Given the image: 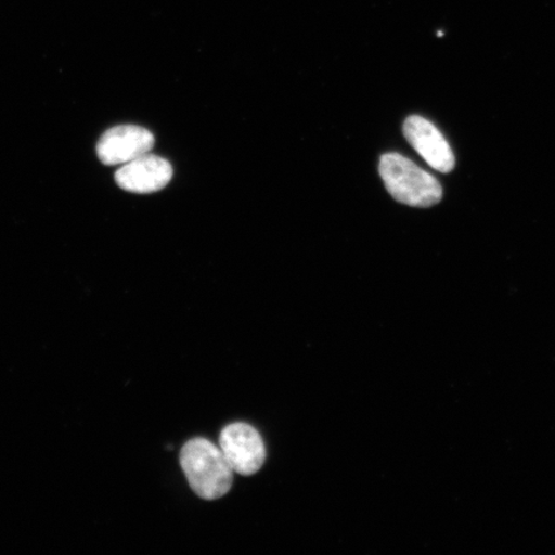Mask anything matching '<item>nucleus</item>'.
<instances>
[{"mask_svg":"<svg viewBox=\"0 0 555 555\" xmlns=\"http://www.w3.org/2000/svg\"><path fill=\"white\" fill-rule=\"evenodd\" d=\"M180 464L196 495L217 501L232 489L234 470L223 451L206 439H193L180 451Z\"/></svg>","mask_w":555,"mask_h":555,"instance_id":"nucleus-1","label":"nucleus"},{"mask_svg":"<svg viewBox=\"0 0 555 555\" xmlns=\"http://www.w3.org/2000/svg\"><path fill=\"white\" fill-rule=\"evenodd\" d=\"M379 173L388 193L401 204L429 207L439 204L442 198L439 180L402 155L382 156Z\"/></svg>","mask_w":555,"mask_h":555,"instance_id":"nucleus-2","label":"nucleus"},{"mask_svg":"<svg viewBox=\"0 0 555 555\" xmlns=\"http://www.w3.org/2000/svg\"><path fill=\"white\" fill-rule=\"evenodd\" d=\"M219 443L235 474L253 476L266 463V443L260 434L247 423L237 422L227 426L220 434Z\"/></svg>","mask_w":555,"mask_h":555,"instance_id":"nucleus-3","label":"nucleus"},{"mask_svg":"<svg viewBox=\"0 0 555 555\" xmlns=\"http://www.w3.org/2000/svg\"><path fill=\"white\" fill-rule=\"evenodd\" d=\"M154 145L155 137L150 130L137 125H120L101 137L96 155L104 165H125L150 154Z\"/></svg>","mask_w":555,"mask_h":555,"instance_id":"nucleus-4","label":"nucleus"},{"mask_svg":"<svg viewBox=\"0 0 555 555\" xmlns=\"http://www.w3.org/2000/svg\"><path fill=\"white\" fill-rule=\"evenodd\" d=\"M404 135L412 147L437 171L450 172L455 168V157L447 139L431 121L422 116L408 117Z\"/></svg>","mask_w":555,"mask_h":555,"instance_id":"nucleus-5","label":"nucleus"},{"mask_svg":"<svg viewBox=\"0 0 555 555\" xmlns=\"http://www.w3.org/2000/svg\"><path fill=\"white\" fill-rule=\"evenodd\" d=\"M172 168L165 158L145 154L121 166L115 180L121 190L149 194L162 191L170 183Z\"/></svg>","mask_w":555,"mask_h":555,"instance_id":"nucleus-6","label":"nucleus"}]
</instances>
